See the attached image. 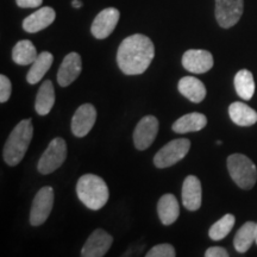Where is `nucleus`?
Segmentation results:
<instances>
[{
  "label": "nucleus",
  "mask_w": 257,
  "mask_h": 257,
  "mask_svg": "<svg viewBox=\"0 0 257 257\" xmlns=\"http://www.w3.org/2000/svg\"><path fill=\"white\" fill-rule=\"evenodd\" d=\"M155 56V47L149 37L141 34L131 35L121 42L117 53V63L126 75L143 74Z\"/></svg>",
  "instance_id": "nucleus-1"
},
{
  "label": "nucleus",
  "mask_w": 257,
  "mask_h": 257,
  "mask_svg": "<svg viewBox=\"0 0 257 257\" xmlns=\"http://www.w3.org/2000/svg\"><path fill=\"white\" fill-rule=\"evenodd\" d=\"M32 136H34V126L31 119L19 121L6 141L4 146V161L9 166H17L30 146Z\"/></svg>",
  "instance_id": "nucleus-2"
},
{
  "label": "nucleus",
  "mask_w": 257,
  "mask_h": 257,
  "mask_svg": "<svg viewBox=\"0 0 257 257\" xmlns=\"http://www.w3.org/2000/svg\"><path fill=\"white\" fill-rule=\"evenodd\" d=\"M76 193L80 201L93 211L100 210L108 200L107 185L100 176L94 174H85L79 179Z\"/></svg>",
  "instance_id": "nucleus-3"
},
{
  "label": "nucleus",
  "mask_w": 257,
  "mask_h": 257,
  "mask_svg": "<svg viewBox=\"0 0 257 257\" xmlns=\"http://www.w3.org/2000/svg\"><path fill=\"white\" fill-rule=\"evenodd\" d=\"M227 169L231 179L243 189H250L257 181L255 163L242 154H233L227 157Z\"/></svg>",
  "instance_id": "nucleus-4"
},
{
  "label": "nucleus",
  "mask_w": 257,
  "mask_h": 257,
  "mask_svg": "<svg viewBox=\"0 0 257 257\" xmlns=\"http://www.w3.org/2000/svg\"><path fill=\"white\" fill-rule=\"evenodd\" d=\"M67 157V144L60 137L54 138L38 161V172L47 175L59 169Z\"/></svg>",
  "instance_id": "nucleus-5"
},
{
  "label": "nucleus",
  "mask_w": 257,
  "mask_h": 257,
  "mask_svg": "<svg viewBox=\"0 0 257 257\" xmlns=\"http://www.w3.org/2000/svg\"><path fill=\"white\" fill-rule=\"evenodd\" d=\"M191 148V142L187 138L170 141L154 157V163L157 168H168L185 159Z\"/></svg>",
  "instance_id": "nucleus-6"
},
{
  "label": "nucleus",
  "mask_w": 257,
  "mask_h": 257,
  "mask_svg": "<svg viewBox=\"0 0 257 257\" xmlns=\"http://www.w3.org/2000/svg\"><path fill=\"white\" fill-rule=\"evenodd\" d=\"M54 205V189L50 186H44L37 194L35 195L32 201L30 212V224L32 226H40L46 223Z\"/></svg>",
  "instance_id": "nucleus-7"
},
{
  "label": "nucleus",
  "mask_w": 257,
  "mask_h": 257,
  "mask_svg": "<svg viewBox=\"0 0 257 257\" xmlns=\"http://www.w3.org/2000/svg\"><path fill=\"white\" fill-rule=\"evenodd\" d=\"M244 10L243 0H216V18L221 28L229 29L238 23Z\"/></svg>",
  "instance_id": "nucleus-8"
},
{
  "label": "nucleus",
  "mask_w": 257,
  "mask_h": 257,
  "mask_svg": "<svg viewBox=\"0 0 257 257\" xmlns=\"http://www.w3.org/2000/svg\"><path fill=\"white\" fill-rule=\"evenodd\" d=\"M159 134V120L154 115H146L138 121L134 131V143L136 149L146 150L155 141Z\"/></svg>",
  "instance_id": "nucleus-9"
},
{
  "label": "nucleus",
  "mask_w": 257,
  "mask_h": 257,
  "mask_svg": "<svg viewBox=\"0 0 257 257\" xmlns=\"http://www.w3.org/2000/svg\"><path fill=\"white\" fill-rule=\"evenodd\" d=\"M120 14L117 9L107 8L96 15L93 21L91 31L92 35L98 40H105L113 32L119 22Z\"/></svg>",
  "instance_id": "nucleus-10"
},
{
  "label": "nucleus",
  "mask_w": 257,
  "mask_h": 257,
  "mask_svg": "<svg viewBox=\"0 0 257 257\" xmlns=\"http://www.w3.org/2000/svg\"><path fill=\"white\" fill-rule=\"evenodd\" d=\"M182 66L187 72L206 73L213 67V56L207 50L189 49L182 56Z\"/></svg>",
  "instance_id": "nucleus-11"
},
{
  "label": "nucleus",
  "mask_w": 257,
  "mask_h": 257,
  "mask_svg": "<svg viewBox=\"0 0 257 257\" xmlns=\"http://www.w3.org/2000/svg\"><path fill=\"white\" fill-rule=\"evenodd\" d=\"M113 242L110 233L102 229H96L86 240L85 245L81 250L83 257H102L106 255Z\"/></svg>",
  "instance_id": "nucleus-12"
},
{
  "label": "nucleus",
  "mask_w": 257,
  "mask_h": 257,
  "mask_svg": "<svg viewBox=\"0 0 257 257\" xmlns=\"http://www.w3.org/2000/svg\"><path fill=\"white\" fill-rule=\"evenodd\" d=\"M96 120V110L92 104H83L75 111L72 118V133L76 137H85Z\"/></svg>",
  "instance_id": "nucleus-13"
},
{
  "label": "nucleus",
  "mask_w": 257,
  "mask_h": 257,
  "mask_svg": "<svg viewBox=\"0 0 257 257\" xmlns=\"http://www.w3.org/2000/svg\"><path fill=\"white\" fill-rule=\"evenodd\" d=\"M82 62L81 56L78 53H69L64 57L61 64L59 72H57V82L61 87H67L73 83L81 74Z\"/></svg>",
  "instance_id": "nucleus-14"
},
{
  "label": "nucleus",
  "mask_w": 257,
  "mask_h": 257,
  "mask_svg": "<svg viewBox=\"0 0 257 257\" xmlns=\"http://www.w3.org/2000/svg\"><path fill=\"white\" fill-rule=\"evenodd\" d=\"M201 182L197 176L188 175L182 186V204L188 211H198L201 206Z\"/></svg>",
  "instance_id": "nucleus-15"
},
{
  "label": "nucleus",
  "mask_w": 257,
  "mask_h": 257,
  "mask_svg": "<svg viewBox=\"0 0 257 257\" xmlns=\"http://www.w3.org/2000/svg\"><path fill=\"white\" fill-rule=\"evenodd\" d=\"M55 18V10L46 6V8H42L30 16H28L23 21V29L27 32H30V34H36V32L42 31L43 29L53 24Z\"/></svg>",
  "instance_id": "nucleus-16"
},
{
  "label": "nucleus",
  "mask_w": 257,
  "mask_h": 257,
  "mask_svg": "<svg viewBox=\"0 0 257 257\" xmlns=\"http://www.w3.org/2000/svg\"><path fill=\"white\" fill-rule=\"evenodd\" d=\"M179 92L192 102H201L206 98V87L194 76H185L179 81Z\"/></svg>",
  "instance_id": "nucleus-17"
},
{
  "label": "nucleus",
  "mask_w": 257,
  "mask_h": 257,
  "mask_svg": "<svg viewBox=\"0 0 257 257\" xmlns=\"http://www.w3.org/2000/svg\"><path fill=\"white\" fill-rule=\"evenodd\" d=\"M157 213L163 225H172L178 220L180 214V205L175 195L165 194L161 197L157 204Z\"/></svg>",
  "instance_id": "nucleus-18"
},
{
  "label": "nucleus",
  "mask_w": 257,
  "mask_h": 257,
  "mask_svg": "<svg viewBox=\"0 0 257 257\" xmlns=\"http://www.w3.org/2000/svg\"><path fill=\"white\" fill-rule=\"evenodd\" d=\"M207 125L206 115L198 112H192V113L185 114L180 117L179 119L173 124V131L176 134H187L200 131Z\"/></svg>",
  "instance_id": "nucleus-19"
},
{
  "label": "nucleus",
  "mask_w": 257,
  "mask_h": 257,
  "mask_svg": "<svg viewBox=\"0 0 257 257\" xmlns=\"http://www.w3.org/2000/svg\"><path fill=\"white\" fill-rule=\"evenodd\" d=\"M231 120L238 126H251L257 123V112L244 102H232L229 107Z\"/></svg>",
  "instance_id": "nucleus-20"
},
{
  "label": "nucleus",
  "mask_w": 257,
  "mask_h": 257,
  "mask_svg": "<svg viewBox=\"0 0 257 257\" xmlns=\"http://www.w3.org/2000/svg\"><path fill=\"white\" fill-rule=\"evenodd\" d=\"M55 104V89L50 80H46L38 89L36 102H35V110L40 115H46L53 110Z\"/></svg>",
  "instance_id": "nucleus-21"
},
{
  "label": "nucleus",
  "mask_w": 257,
  "mask_h": 257,
  "mask_svg": "<svg viewBox=\"0 0 257 257\" xmlns=\"http://www.w3.org/2000/svg\"><path fill=\"white\" fill-rule=\"evenodd\" d=\"M53 62L54 56L49 51H43V53L38 54L37 59L31 64V68L27 74V81L30 85H35V83L40 82L48 70L50 69Z\"/></svg>",
  "instance_id": "nucleus-22"
},
{
  "label": "nucleus",
  "mask_w": 257,
  "mask_h": 257,
  "mask_svg": "<svg viewBox=\"0 0 257 257\" xmlns=\"http://www.w3.org/2000/svg\"><path fill=\"white\" fill-rule=\"evenodd\" d=\"M256 239V223L246 221L243 226L237 231L233 238V245L237 251L243 253L246 252Z\"/></svg>",
  "instance_id": "nucleus-23"
},
{
  "label": "nucleus",
  "mask_w": 257,
  "mask_h": 257,
  "mask_svg": "<svg viewBox=\"0 0 257 257\" xmlns=\"http://www.w3.org/2000/svg\"><path fill=\"white\" fill-rule=\"evenodd\" d=\"M38 54L36 48L31 41L23 40L19 41L12 50V60L19 66H28L32 64L37 59Z\"/></svg>",
  "instance_id": "nucleus-24"
},
{
  "label": "nucleus",
  "mask_w": 257,
  "mask_h": 257,
  "mask_svg": "<svg viewBox=\"0 0 257 257\" xmlns=\"http://www.w3.org/2000/svg\"><path fill=\"white\" fill-rule=\"evenodd\" d=\"M234 88L243 100H250L255 93V81L251 72L242 69L234 76Z\"/></svg>",
  "instance_id": "nucleus-25"
},
{
  "label": "nucleus",
  "mask_w": 257,
  "mask_h": 257,
  "mask_svg": "<svg viewBox=\"0 0 257 257\" xmlns=\"http://www.w3.org/2000/svg\"><path fill=\"white\" fill-rule=\"evenodd\" d=\"M234 223H236V218L233 214H225L223 218H220L219 220L216 221L208 231V236L211 239L213 240H220L225 238L231 232V230L233 229Z\"/></svg>",
  "instance_id": "nucleus-26"
},
{
  "label": "nucleus",
  "mask_w": 257,
  "mask_h": 257,
  "mask_svg": "<svg viewBox=\"0 0 257 257\" xmlns=\"http://www.w3.org/2000/svg\"><path fill=\"white\" fill-rule=\"evenodd\" d=\"M176 255L174 246L170 244H159L147 252V257H174Z\"/></svg>",
  "instance_id": "nucleus-27"
},
{
  "label": "nucleus",
  "mask_w": 257,
  "mask_h": 257,
  "mask_svg": "<svg viewBox=\"0 0 257 257\" xmlns=\"http://www.w3.org/2000/svg\"><path fill=\"white\" fill-rule=\"evenodd\" d=\"M12 86L8 76L2 74L0 75V102H6L11 96Z\"/></svg>",
  "instance_id": "nucleus-28"
},
{
  "label": "nucleus",
  "mask_w": 257,
  "mask_h": 257,
  "mask_svg": "<svg viewBox=\"0 0 257 257\" xmlns=\"http://www.w3.org/2000/svg\"><path fill=\"white\" fill-rule=\"evenodd\" d=\"M205 256L206 257H227L229 256V252L226 251L221 246H212V248H208L205 252Z\"/></svg>",
  "instance_id": "nucleus-29"
},
{
  "label": "nucleus",
  "mask_w": 257,
  "mask_h": 257,
  "mask_svg": "<svg viewBox=\"0 0 257 257\" xmlns=\"http://www.w3.org/2000/svg\"><path fill=\"white\" fill-rule=\"evenodd\" d=\"M19 8L23 9H34L42 5L43 0H16Z\"/></svg>",
  "instance_id": "nucleus-30"
},
{
  "label": "nucleus",
  "mask_w": 257,
  "mask_h": 257,
  "mask_svg": "<svg viewBox=\"0 0 257 257\" xmlns=\"http://www.w3.org/2000/svg\"><path fill=\"white\" fill-rule=\"evenodd\" d=\"M72 5H73L75 9H80V8H81V6H82V2H80V0H73Z\"/></svg>",
  "instance_id": "nucleus-31"
},
{
  "label": "nucleus",
  "mask_w": 257,
  "mask_h": 257,
  "mask_svg": "<svg viewBox=\"0 0 257 257\" xmlns=\"http://www.w3.org/2000/svg\"><path fill=\"white\" fill-rule=\"evenodd\" d=\"M255 243L257 244V223H256V239H255Z\"/></svg>",
  "instance_id": "nucleus-32"
}]
</instances>
